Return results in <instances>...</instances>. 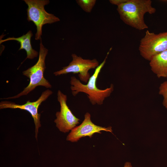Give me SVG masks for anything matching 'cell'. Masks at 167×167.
Here are the masks:
<instances>
[{
  "label": "cell",
  "instance_id": "obj_4",
  "mask_svg": "<svg viewBox=\"0 0 167 167\" xmlns=\"http://www.w3.org/2000/svg\"><path fill=\"white\" fill-rule=\"evenodd\" d=\"M27 5V9L28 21L32 22L36 27L35 39L40 40L42 35V27L46 24H52L60 21L54 14L47 12L45 10V5L49 3V0H24Z\"/></svg>",
  "mask_w": 167,
  "mask_h": 167
},
{
  "label": "cell",
  "instance_id": "obj_6",
  "mask_svg": "<svg viewBox=\"0 0 167 167\" xmlns=\"http://www.w3.org/2000/svg\"><path fill=\"white\" fill-rule=\"evenodd\" d=\"M71 57L72 60L68 66L54 72V74L58 76L70 73L78 74L80 80L87 83L91 77L89 71L96 69L100 65L98 61L95 58L84 59L75 54H72Z\"/></svg>",
  "mask_w": 167,
  "mask_h": 167
},
{
  "label": "cell",
  "instance_id": "obj_7",
  "mask_svg": "<svg viewBox=\"0 0 167 167\" xmlns=\"http://www.w3.org/2000/svg\"><path fill=\"white\" fill-rule=\"evenodd\" d=\"M53 92L48 89L43 92L40 97L36 101L31 102L28 101L24 104L19 105L8 101H2L0 103L1 109L6 108L20 109L28 112L32 117L35 126V137L37 139L38 129L41 126L40 118L41 114L38 112V109L42 102L46 101Z\"/></svg>",
  "mask_w": 167,
  "mask_h": 167
},
{
  "label": "cell",
  "instance_id": "obj_1",
  "mask_svg": "<svg viewBox=\"0 0 167 167\" xmlns=\"http://www.w3.org/2000/svg\"><path fill=\"white\" fill-rule=\"evenodd\" d=\"M117 10L120 19L126 24L139 30L148 28L144 22L145 14L156 12L151 0H128L118 6Z\"/></svg>",
  "mask_w": 167,
  "mask_h": 167
},
{
  "label": "cell",
  "instance_id": "obj_14",
  "mask_svg": "<svg viewBox=\"0 0 167 167\" xmlns=\"http://www.w3.org/2000/svg\"><path fill=\"white\" fill-rule=\"evenodd\" d=\"M128 0H110L109 2L112 4L117 5V6L124 3Z\"/></svg>",
  "mask_w": 167,
  "mask_h": 167
},
{
  "label": "cell",
  "instance_id": "obj_15",
  "mask_svg": "<svg viewBox=\"0 0 167 167\" xmlns=\"http://www.w3.org/2000/svg\"><path fill=\"white\" fill-rule=\"evenodd\" d=\"M124 167H132L131 163L128 162H127L125 164Z\"/></svg>",
  "mask_w": 167,
  "mask_h": 167
},
{
  "label": "cell",
  "instance_id": "obj_10",
  "mask_svg": "<svg viewBox=\"0 0 167 167\" xmlns=\"http://www.w3.org/2000/svg\"><path fill=\"white\" fill-rule=\"evenodd\" d=\"M32 36V31L29 30L26 34L18 37H9L4 40L1 39L0 43L1 44L4 42L12 40L19 42L20 44V47L19 51L24 49L27 54V57L22 62V64L27 59H33L39 55L38 52L33 49L31 45V38Z\"/></svg>",
  "mask_w": 167,
  "mask_h": 167
},
{
  "label": "cell",
  "instance_id": "obj_5",
  "mask_svg": "<svg viewBox=\"0 0 167 167\" xmlns=\"http://www.w3.org/2000/svg\"><path fill=\"white\" fill-rule=\"evenodd\" d=\"M141 56L150 61L154 56L167 50V31L156 34L147 30L139 47Z\"/></svg>",
  "mask_w": 167,
  "mask_h": 167
},
{
  "label": "cell",
  "instance_id": "obj_12",
  "mask_svg": "<svg viewBox=\"0 0 167 167\" xmlns=\"http://www.w3.org/2000/svg\"><path fill=\"white\" fill-rule=\"evenodd\" d=\"M77 4L84 11L90 13L96 2V0H77Z\"/></svg>",
  "mask_w": 167,
  "mask_h": 167
},
{
  "label": "cell",
  "instance_id": "obj_3",
  "mask_svg": "<svg viewBox=\"0 0 167 167\" xmlns=\"http://www.w3.org/2000/svg\"><path fill=\"white\" fill-rule=\"evenodd\" d=\"M48 52V50L42 44L41 39L37 61L34 65L22 72L23 75L30 79L28 85L17 95L7 98H1V99H16L27 95L39 86H43L47 88H52V85L44 76V73L46 68L45 60Z\"/></svg>",
  "mask_w": 167,
  "mask_h": 167
},
{
  "label": "cell",
  "instance_id": "obj_9",
  "mask_svg": "<svg viewBox=\"0 0 167 167\" xmlns=\"http://www.w3.org/2000/svg\"><path fill=\"white\" fill-rule=\"evenodd\" d=\"M102 131L112 133L111 126L105 128L95 125L91 120L90 114L87 112L85 114L84 120L81 124L71 130L66 140L71 142H76L83 137L88 136L91 138L95 133L101 134V131Z\"/></svg>",
  "mask_w": 167,
  "mask_h": 167
},
{
  "label": "cell",
  "instance_id": "obj_8",
  "mask_svg": "<svg viewBox=\"0 0 167 167\" xmlns=\"http://www.w3.org/2000/svg\"><path fill=\"white\" fill-rule=\"evenodd\" d=\"M57 99L60 104V111L56 113V118L54 122L60 131L68 132L79 123L80 120L73 114L67 105V96L60 90L58 91Z\"/></svg>",
  "mask_w": 167,
  "mask_h": 167
},
{
  "label": "cell",
  "instance_id": "obj_2",
  "mask_svg": "<svg viewBox=\"0 0 167 167\" xmlns=\"http://www.w3.org/2000/svg\"><path fill=\"white\" fill-rule=\"evenodd\" d=\"M110 49L107 55L102 62L96 69L93 74L91 76L87 84H83L75 76L71 78L70 84L72 93L74 96L80 92H84L87 95L89 101L92 105L96 104L101 105L103 104L105 98L109 96L114 89V86L111 84L109 88L102 90L96 86V81L101 71L105 64Z\"/></svg>",
  "mask_w": 167,
  "mask_h": 167
},
{
  "label": "cell",
  "instance_id": "obj_11",
  "mask_svg": "<svg viewBox=\"0 0 167 167\" xmlns=\"http://www.w3.org/2000/svg\"><path fill=\"white\" fill-rule=\"evenodd\" d=\"M149 61L151 70L158 78L167 77V50L154 56Z\"/></svg>",
  "mask_w": 167,
  "mask_h": 167
},
{
  "label": "cell",
  "instance_id": "obj_13",
  "mask_svg": "<svg viewBox=\"0 0 167 167\" xmlns=\"http://www.w3.org/2000/svg\"><path fill=\"white\" fill-rule=\"evenodd\" d=\"M159 93L163 97L162 104L167 109V81L161 83L159 88Z\"/></svg>",
  "mask_w": 167,
  "mask_h": 167
}]
</instances>
